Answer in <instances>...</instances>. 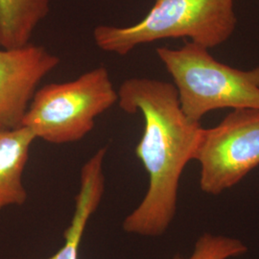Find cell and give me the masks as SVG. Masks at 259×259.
Returning a JSON list of instances; mask_svg holds the SVG:
<instances>
[{
    "instance_id": "1",
    "label": "cell",
    "mask_w": 259,
    "mask_h": 259,
    "mask_svg": "<svg viewBox=\"0 0 259 259\" xmlns=\"http://www.w3.org/2000/svg\"><path fill=\"white\" fill-rule=\"evenodd\" d=\"M117 93L122 111L141 112L144 118L136 155L149 177L146 194L122 227L127 233L156 237L175 218L180 180L186 164L194 160L204 128L185 116L173 83L134 77L125 80Z\"/></svg>"
},
{
    "instance_id": "2",
    "label": "cell",
    "mask_w": 259,
    "mask_h": 259,
    "mask_svg": "<svg viewBox=\"0 0 259 259\" xmlns=\"http://www.w3.org/2000/svg\"><path fill=\"white\" fill-rule=\"evenodd\" d=\"M236 24L233 0H155L139 22L126 27L98 25L93 39L103 51L119 56L141 45L178 37L209 49L228 40Z\"/></svg>"
},
{
    "instance_id": "3",
    "label": "cell",
    "mask_w": 259,
    "mask_h": 259,
    "mask_svg": "<svg viewBox=\"0 0 259 259\" xmlns=\"http://www.w3.org/2000/svg\"><path fill=\"white\" fill-rule=\"evenodd\" d=\"M157 55L189 120L200 123L207 112L222 109L259 110V66L241 70L225 65L192 41L179 49L158 47Z\"/></svg>"
},
{
    "instance_id": "4",
    "label": "cell",
    "mask_w": 259,
    "mask_h": 259,
    "mask_svg": "<svg viewBox=\"0 0 259 259\" xmlns=\"http://www.w3.org/2000/svg\"><path fill=\"white\" fill-rule=\"evenodd\" d=\"M118 102V93L104 66L95 67L74 80L37 89L22 120L36 139L51 144L80 141L95 119Z\"/></svg>"
},
{
    "instance_id": "5",
    "label": "cell",
    "mask_w": 259,
    "mask_h": 259,
    "mask_svg": "<svg viewBox=\"0 0 259 259\" xmlns=\"http://www.w3.org/2000/svg\"><path fill=\"white\" fill-rule=\"evenodd\" d=\"M194 160L201 164V190L219 195L259 166V110H232L217 126L203 129Z\"/></svg>"
},
{
    "instance_id": "6",
    "label": "cell",
    "mask_w": 259,
    "mask_h": 259,
    "mask_svg": "<svg viewBox=\"0 0 259 259\" xmlns=\"http://www.w3.org/2000/svg\"><path fill=\"white\" fill-rule=\"evenodd\" d=\"M60 62L46 47L33 44L0 49V128L21 127L38 84Z\"/></svg>"
},
{
    "instance_id": "7",
    "label": "cell",
    "mask_w": 259,
    "mask_h": 259,
    "mask_svg": "<svg viewBox=\"0 0 259 259\" xmlns=\"http://www.w3.org/2000/svg\"><path fill=\"white\" fill-rule=\"evenodd\" d=\"M107 148H100L82 167L80 189L75 199L71 222L64 233L65 244L47 259H78L79 247L88 223L101 203L105 190L104 159Z\"/></svg>"
},
{
    "instance_id": "8",
    "label": "cell",
    "mask_w": 259,
    "mask_h": 259,
    "mask_svg": "<svg viewBox=\"0 0 259 259\" xmlns=\"http://www.w3.org/2000/svg\"><path fill=\"white\" fill-rule=\"evenodd\" d=\"M36 139L33 132L24 126L0 128V210L26 202L27 191L22 175Z\"/></svg>"
},
{
    "instance_id": "9",
    "label": "cell",
    "mask_w": 259,
    "mask_h": 259,
    "mask_svg": "<svg viewBox=\"0 0 259 259\" xmlns=\"http://www.w3.org/2000/svg\"><path fill=\"white\" fill-rule=\"evenodd\" d=\"M50 5L51 0H0V47L14 49L31 44Z\"/></svg>"
},
{
    "instance_id": "10",
    "label": "cell",
    "mask_w": 259,
    "mask_h": 259,
    "mask_svg": "<svg viewBox=\"0 0 259 259\" xmlns=\"http://www.w3.org/2000/svg\"><path fill=\"white\" fill-rule=\"evenodd\" d=\"M247 250V246L239 239L204 232L196 241L189 257L177 254L173 259H229L243 255Z\"/></svg>"
}]
</instances>
